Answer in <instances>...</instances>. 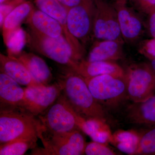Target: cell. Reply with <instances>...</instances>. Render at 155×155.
<instances>
[{
  "mask_svg": "<svg viewBox=\"0 0 155 155\" xmlns=\"http://www.w3.org/2000/svg\"><path fill=\"white\" fill-rule=\"evenodd\" d=\"M134 10L148 15L155 11V0H128Z\"/></svg>",
  "mask_w": 155,
  "mask_h": 155,
  "instance_id": "cell-25",
  "label": "cell"
},
{
  "mask_svg": "<svg viewBox=\"0 0 155 155\" xmlns=\"http://www.w3.org/2000/svg\"><path fill=\"white\" fill-rule=\"evenodd\" d=\"M39 10L55 19L62 26L64 35L72 48L77 61L83 59L84 50L82 44L69 32L67 25L68 9L57 0H35Z\"/></svg>",
  "mask_w": 155,
  "mask_h": 155,
  "instance_id": "cell-11",
  "label": "cell"
},
{
  "mask_svg": "<svg viewBox=\"0 0 155 155\" xmlns=\"http://www.w3.org/2000/svg\"><path fill=\"white\" fill-rule=\"evenodd\" d=\"M62 5L69 9L85 2L88 0H57Z\"/></svg>",
  "mask_w": 155,
  "mask_h": 155,
  "instance_id": "cell-29",
  "label": "cell"
},
{
  "mask_svg": "<svg viewBox=\"0 0 155 155\" xmlns=\"http://www.w3.org/2000/svg\"><path fill=\"white\" fill-rule=\"evenodd\" d=\"M147 29L151 38H155V11L148 15Z\"/></svg>",
  "mask_w": 155,
  "mask_h": 155,
  "instance_id": "cell-28",
  "label": "cell"
},
{
  "mask_svg": "<svg viewBox=\"0 0 155 155\" xmlns=\"http://www.w3.org/2000/svg\"><path fill=\"white\" fill-rule=\"evenodd\" d=\"M126 117L133 124L155 125V94L143 101L130 105L127 108Z\"/></svg>",
  "mask_w": 155,
  "mask_h": 155,
  "instance_id": "cell-19",
  "label": "cell"
},
{
  "mask_svg": "<svg viewBox=\"0 0 155 155\" xmlns=\"http://www.w3.org/2000/svg\"><path fill=\"white\" fill-rule=\"evenodd\" d=\"M87 155H116V153L106 144L105 143L96 141L87 143L84 149Z\"/></svg>",
  "mask_w": 155,
  "mask_h": 155,
  "instance_id": "cell-24",
  "label": "cell"
},
{
  "mask_svg": "<svg viewBox=\"0 0 155 155\" xmlns=\"http://www.w3.org/2000/svg\"><path fill=\"white\" fill-rule=\"evenodd\" d=\"M148 60V64L155 74V58H150Z\"/></svg>",
  "mask_w": 155,
  "mask_h": 155,
  "instance_id": "cell-30",
  "label": "cell"
},
{
  "mask_svg": "<svg viewBox=\"0 0 155 155\" xmlns=\"http://www.w3.org/2000/svg\"><path fill=\"white\" fill-rule=\"evenodd\" d=\"M34 9L30 2H24L16 7L6 17L2 26V35L5 44L15 31L20 28L22 22L27 20Z\"/></svg>",
  "mask_w": 155,
  "mask_h": 155,
  "instance_id": "cell-20",
  "label": "cell"
},
{
  "mask_svg": "<svg viewBox=\"0 0 155 155\" xmlns=\"http://www.w3.org/2000/svg\"><path fill=\"white\" fill-rule=\"evenodd\" d=\"M139 51L148 59L155 58V38L146 40L139 47Z\"/></svg>",
  "mask_w": 155,
  "mask_h": 155,
  "instance_id": "cell-26",
  "label": "cell"
},
{
  "mask_svg": "<svg viewBox=\"0 0 155 155\" xmlns=\"http://www.w3.org/2000/svg\"><path fill=\"white\" fill-rule=\"evenodd\" d=\"M118 16L120 31L124 41L132 43L138 40L143 34L144 24L139 14L127 3L113 4Z\"/></svg>",
  "mask_w": 155,
  "mask_h": 155,
  "instance_id": "cell-12",
  "label": "cell"
},
{
  "mask_svg": "<svg viewBox=\"0 0 155 155\" xmlns=\"http://www.w3.org/2000/svg\"><path fill=\"white\" fill-rule=\"evenodd\" d=\"M14 57L25 66L35 80L42 85H48L52 74L43 59L32 53L22 52Z\"/></svg>",
  "mask_w": 155,
  "mask_h": 155,
  "instance_id": "cell-18",
  "label": "cell"
},
{
  "mask_svg": "<svg viewBox=\"0 0 155 155\" xmlns=\"http://www.w3.org/2000/svg\"><path fill=\"white\" fill-rule=\"evenodd\" d=\"M82 131L76 130L66 133H50L40 126L38 137L44 148H35L31 155H81L84 154L86 143Z\"/></svg>",
  "mask_w": 155,
  "mask_h": 155,
  "instance_id": "cell-3",
  "label": "cell"
},
{
  "mask_svg": "<svg viewBox=\"0 0 155 155\" xmlns=\"http://www.w3.org/2000/svg\"><path fill=\"white\" fill-rule=\"evenodd\" d=\"M114 1V3H127L128 0H112Z\"/></svg>",
  "mask_w": 155,
  "mask_h": 155,
  "instance_id": "cell-31",
  "label": "cell"
},
{
  "mask_svg": "<svg viewBox=\"0 0 155 155\" xmlns=\"http://www.w3.org/2000/svg\"><path fill=\"white\" fill-rule=\"evenodd\" d=\"M132 155H155V125L137 136Z\"/></svg>",
  "mask_w": 155,
  "mask_h": 155,
  "instance_id": "cell-21",
  "label": "cell"
},
{
  "mask_svg": "<svg viewBox=\"0 0 155 155\" xmlns=\"http://www.w3.org/2000/svg\"><path fill=\"white\" fill-rule=\"evenodd\" d=\"M58 82L65 99L76 114L85 120L105 122L106 110L93 96L83 76L67 67Z\"/></svg>",
  "mask_w": 155,
  "mask_h": 155,
  "instance_id": "cell-1",
  "label": "cell"
},
{
  "mask_svg": "<svg viewBox=\"0 0 155 155\" xmlns=\"http://www.w3.org/2000/svg\"><path fill=\"white\" fill-rule=\"evenodd\" d=\"M94 1L93 37L96 40H114L124 42L114 5L106 0Z\"/></svg>",
  "mask_w": 155,
  "mask_h": 155,
  "instance_id": "cell-8",
  "label": "cell"
},
{
  "mask_svg": "<svg viewBox=\"0 0 155 155\" xmlns=\"http://www.w3.org/2000/svg\"><path fill=\"white\" fill-rule=\"evenodd\" d=\"M26 22L31 31L35 33L53 38L64 36L63 28L60 23L39 9L33 10Z\"/></svg>",
  "mask_w": 155,
  "mask_h": 155,
  "instance_id": "cell-17",
  "label": "cell"
},
{
  "mask_svg": "<svg viewBox=\"0 0 155 155\" xmlns=\"http://www.w3.org/2000/svg\"><path fill=\"white\" fill-rule=\"evenodd\" d=\"M123 42L114 40H96L87 56L89 61H113L122 59Z\"/></svg>",
  "mask_w": 155,
  "mask_h": 155,
  "instance_id": "cell-16",
  "label": "cell"
},
{
  "mask_svg": "<svg viewBox=\"0 0 155 155\" xmlns=\"http://www.w3.org/2000/svg\"><path fill=\"white\" fill-rule=\"evenodd\" d=\"M29 40L35 51L58 64L73 68L78 62L64 36L50 37L30 31Z\"/></svg>",
  "mask_w": 155,
  "mask_h": 155,
  "instance_id": "cell-6",
  "label": "cell"
},
{
  "mask_svg": "<svg viewBox=\"0 0 155 155\" xmlns=\"http://www.w3.org/2000/svg\"><path fill=\"white\" fill-rule=\"evenodd\" d=\"M38 117L41 128L47 132L66 133L80 130L78 127L80 116L69 105L62 94L53 104Z\"/></svg>",
  "mask_w": 155,
  "mask_h": 155,
  "instance_id": "cell-5",
  "label": "cell"
},
{
  "mask_svg": "<svg viewBox=\"0 0 155 155\" xmlns=\"http://www.w3.org/2000/svg\"><path fill=\"white\" fill-rule=\"evenodd\" d=\"M25 97L24 88L3 72L0 73L1 110H18Z\"/></svg>",
  "mask_w": 155,
  "mask_h": 155,
  "instance_id": "cell-13",
  "label": "cell"
},
{
  "mask_svg": "<svg viewBox=\"0 0 155 155\" xmlns=\"http://www.w3.org/2000/svg\"><path fill=\"white\" fill-rule=\"evenodd\" d=\"M20 5V4H19ZM19 4L16 3H6L0 5V25L2 26L4 20L7 16Z\"/></svg>",
  "mask_w": 155,
  "mask_h": 155,
  "instance_id": "cell-27",
  "label": "cell"
},
{
  "mask_svg": "<svg viewBox=\"0 0 155 155\" xmlns=\"http://www.w3.org/2000/svg\"><path fill=\"white\" fill-rule=\"evenodd\" d=\"M72 69L83 76L90 78L104 75L125 76L122 67L113 61H89L82 59L78 62Z\"/></svg>",
  "mask_w": 155,
  "mask_h": 155,
  "instance_id": "cell-14",
  "label": "cell"
},
{
  "mask_svg": "<svg viewBox=\"0 0 155 155\" xmlns=\"http://www.w3.org/2000/svg\"><path fill=\"white\" fill-rule=\"evenodd\" d=\"M95 8L94 0H88L68 10L69 32L82 44H86L93 37Z\"/></svg>",
  "mask_w": 155,
  "mask_h": 155,
  "instance_id": "cell-10",
  "label": "cell"
},
{
  "mask_svg": "<svg viewBox=\"0 0 155 155\" xmlns=\"http://www.w3.org/2000/svg\"><path fill=\"white\" fill-rule=\"evenodd\" d=\"M84 79L93 96L105 110L116 107L127 98L125 76L104 75Z\"/></svg>",
  "mask_w": 155,
  "mask_h": 155,
  "instance_id": "cell-4",
  "label": "cell"
},
{
  "mask_svg": "<svg viewBox=\"0 0 155 155\" xmlns=\"http://www.w3.org/2000/svg\"><path fill=\"white\" fill-rule=\"evenodd\" d=\"M37 138L16 140L0 145V155H24L29 149L36 147Z\"/></svg>",
  "mask_w": 155,
  "mask_h": 155,
  "instance_id": "cell-22",
  "label": "cell"
},
{
  "mask_svg": "<svg viewBox=\"0 0 155 155\" xmlns=\"http://www.w3.org/2000/svg\"><path fill=\"white\" fill-rule=\"evenodd\" d=\"M25 43L26 34L22 28H19L11 35L5 44L9 55L15 56L22 52Z\"/></svg>",
  "mask_w": 155,
  "mask_h": 155,
  "instance_id": "cell-23",
  "label": "cell"
},
{
  "mask_svg": "<svg viewBox=\"0 0 155 155\" xmlns=\"http://www.w3.org/2000/svg\"><path fill=\"white\" fill-rule=\"evenodd\" d=\"M125 72L127 97L132 102L143 101L155 94V74L148 63L131 65Z\"/></svg>",
  "mask_w": 155,
  "mask_h": 155,
  "instance_id": "cell-7",
  "label": "cell"
},
{
  "mask_svg": "<svg viewBox=\"0 0 155 155\" xmlns=\"http://www.w3.org/2000/svg\"><path fill=\"white\" fill-rule=\"evenodd\" d=\"M25 97L18 110L38 116L53 104L62 94L58 82L52 85L27 87L24 88Z\"/></svg>",
  "mask_w": 155,
  "mask_h": 155,
  "instance_id": "cell-9",
  "label": "cell"
},
{
  "mask_svg": "<svg viewBox=\"0 0 155 155\" xmlns=\"http://www.w3.org/2000/svg\"><path fill=\"white\" fill-rule=\"evenodd\" d=\"M1 72L5 73L21 85L27 87L45 86L34 79L28 69L14 56L0 54Z\"/></svg>",
  "mask_w": 155,
  "mask_h": 155,
  "instance_id": "cell-15",
  "label": "cell"
},
{
  "mask_svg": "<svg viewBox=\"0 0 155 155\" xmlns=\"http://www.w3.org/2000/svg\"><path fill=\"white\" fill-rule=\"evenodd\" d=\"M18 110H0V145L20 139L38 138L40 122Z\"/></svg>",
  "mask_w": 155,
  "mask_h": 155,
  "instance_id": "cell-2",
  "label": "cell"
}]
</instances>
